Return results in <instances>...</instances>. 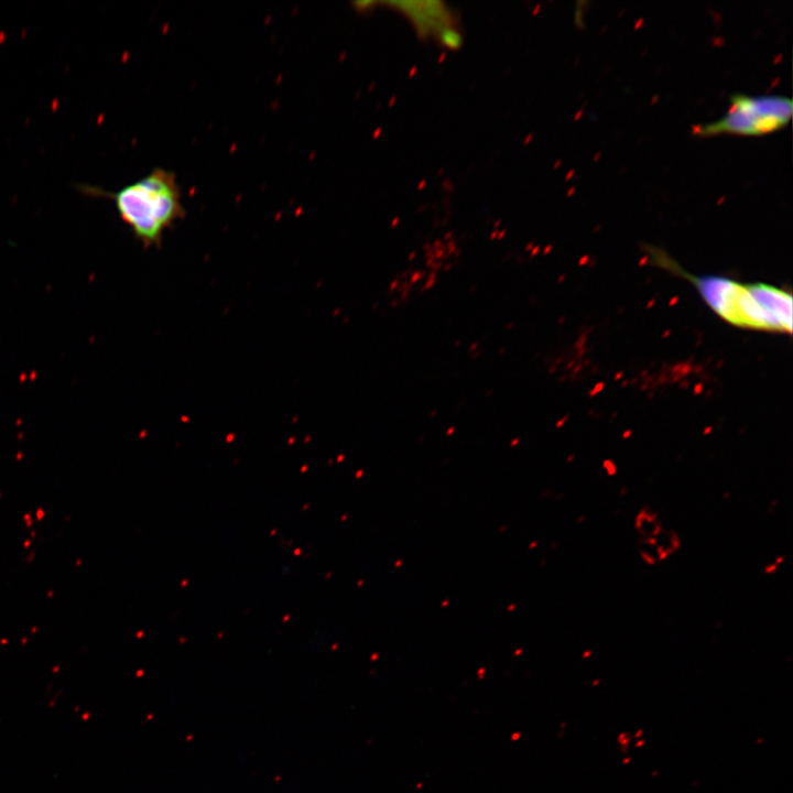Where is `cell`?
<instances>
[{
    "label": "cell",
    "mask_w": 793,
    "mask_h": 793,
    "mask_svg": "<svg viewBox=\"0 0 793 793\" xmlns=\"http://www.w3.org/2000/svg\"><path fill=\"white\" fill-rule=\"evenodd\" d=\"M395 4L413 20L415 26L423 34H426L432 29L439 31L447 25L448 14L441 2H400Z\"/></svg>",
    "instance_id": "cell-4"
},
{
    "label": "cell",
    "mask_w": 793,
    "mask_h": 793,
    "mask_svg": "<svg viewBox=\"0 0 793 793\" xmlns=\"http://www.w3.org/2000/svg\"><path fill=\"white\" fill-rule=\"evenodd\" d=\"M793 102L784 95L732 94L729 106L719 119L696 124L693 132L697 135L720 133L740 135H760L785 127L792 117Z\"/></svg>",
    "instance_id": "cell-3"
},
{
    "label": "cell",
    "mask_w": 793,
    "mask_h": 793,
    "mask_svg": "<svg viewBox=\"0 0 793 793\" xmlns=\"http://www.w3.org/2000/svg\"><path fill=\"white\" fill-rule=\"evenodd\" d=\"M439 39L443 44L450 48H457L461 44L460 34L449 25L439 30Z\"/></svg>",
    "instance_id": "cell-5"
},
{
    "label": "cell",
    "mask_w": 793,
    "mask_h": 793,
    "mask_svg": "<svg viewBox=\"0 0 793 793\" xmlns=\"http://www.w3.org/2000/svg\"><path fill=\"white\" fill-rule=\"evenodd\" d=\"M706 304L734 326L792 332V295L782 289L757 282L740 283L721 276L685 274Z\"/></svg>",
    "instance_id": "cell-2"
},
{
    "label": "cell",
    "mask_w": 793,
    "mask_h": 793,
    "mask_svg": "<svg viewBox=\"0 0 793 793\" xmlns=\"http://www.w3.org/2000/svg\"><path fill=\"white\" fill-rule=\"evenodd\" d=\"M85 193L110 198L121 220L145 248L161 247L164 232L185 217L177 177L162 167L116 192L86 186Z\"/></svg>",
    "instance_id": "cell-1"
}]
</instances>
